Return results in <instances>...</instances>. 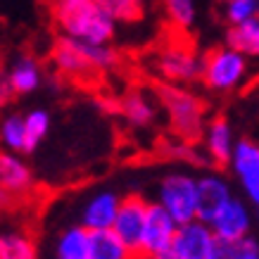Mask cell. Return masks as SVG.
<instances>
[{
  "instance_id": "cell-1",
  "label": "cell",
  "mask_w": 259,
  "mask_h": 259,
  "mask_svg": "<svg viewBox=\"0 0 259 259\" xmlns=\"http://www.w3.org/2000/svg\"><path fill=\"white\" fill-rule=\"evenodd\" d=\"M119 55L110 43L105 46H91L81 40L60 36L53 46V64L67 79H86L95 71L112 69L117 64Z\"/></svg>"
},
{
  "instance_id": "cell-2",
  "label": "cell",
  "mask_w": 259,
  "mask_h": 259,
  "mask_svg": "<svg viewBox=\"0 0 259 259\" xmlns=\"http://www.w3.org/2000/svg\"><path fill=\"white\" fill-rule=\"evenodd\" d=\"M55 17L64 36L81 43L105 46L117 36V22L105 15L93 0H83L67 10H57Z\"/></svg>"
},
{
  "instance_id": "cell-3",
  "label": "cell",
  "mask_w": 259,
  "mask_h": 259,
  "mask_svg": "<svg viewBox=\"0 0 259 259\" xmlns=\"http://www.w3.org/2000/svg\"><path fill=\"white\" fill-rule=\"evenodd\" d=\"M252 64L250 60L233 50L231 46H221L209 50L202 57L200 67V79L209 91L217 93H233L238 88H243L250 81Z\"/></svg>"
},
{
  "instance_id": "cell-4",
  "label": "cell",
  "mask_w": 259,
  "mask_h": 259,
  "mask_svg": "<svg viewBox=\"0 0 259 259\" xmlns=\"http://www.w3.org/2000/svg\"><path fill=\"white\" fill-rule=\"evenodd\" d=\"M159 102L166 112L174 134L183 141H193L204 128V105L186 86L164 83L159 88Z\"/></svg>"
},
{
  "instance_id": "cell-5",
  "label": "cell",
  "mask_w": 259,
  "mask_h": 259,
  "mask_svg": "<svg viewBox=\"0 0 259 259\" xmlns=\"http://www.w3.org/2000/svg\"><path fill=\"white\" fill-rule=\"evenodd\" d=\"M159 207L176 224H188L197 219V176L188 171H171L159 181L157 200Z\"/></svg>"
},
{
  "instance_id": "cell-6",
  "label": "cell",
  "mask_w": 259,
  "mask_h": 259,
  "mask_svg": "<svg viewBox=\"0 0 259 259\" xmlns=\"http://www.w3.org/2000/svg\"><path fill=\"white\" fill-rule=\"evenodd\" d=\"M214 238L209 224L202 219H193L188 224H179L174 240L164 254L157 259H209L214 250Z\"/></svg>"
},
{
  "instance_id": "cell-7",
  "label": "cell",
  "mask_w": 259,
  "mask_h": 259,
  "mask_svg": "<svg viewBox=\"0 0 259 259\" xmlns=\"http://www.w3.org/2000/svg\"><path fill=\"white\" fill-rule=\"evenodd\" d=\"M202 57L186 43H171L166 46L157 57L159 76L171 86H188L200 79Z\"/></svg>"
},
{
  "instance_id": "cell-8",
  "label": "cell",
  "mask_w": 259,
  "mask_h": 259,
  "mask_svg": "<svg viewBox=\"0 0 259 259\" xmlns=\"http://www.w3.org/2000/svg\"><path fill=\"white\" fill-rule=\"evenodd\" d=\"M228 169L240 183L247 204L259 209V143L252 138H240L236 141V148L228 159Z\"/></svg>"
},
{
  "instance_id": "cell-9",
  "label": "cell",
  "mask_w": 259,
  "mask_h": 259,
  "mask_svg": "<svg viewBox=\"0 0 259 259\" xmlns=\"http://www.w3.org/2000/svg\"><path fill=\"white\" fill-rule=\"evenodd\" d=\"M176 226H179V224L164 212V207H159L157 202H150L148 200L138 254H145V257H152V259H157L159 254H164L174 240Z\"/></svg>"
},
{
  "instance_id": "cell-10",
  "label": "cell",
  "mask_w": 259,
  "mask_h": 259,
  "mask_svg": "<svg viewBox=\"0 0 259 259\" xmlns=\"http://www.w3.org/2000/svg\"><path fill=\"white\" fill-rule=\"evenodd\" d=\"M207 224H209V228H212V233L217 240H228V243L243 240L245 236L252 233L250 204L233 195L228 202L221 204L219 209H217V214H214Z\"/></svg>"
},
{
  "instance_id": "cell-11",
  "label": "cell",
  "mask_w": 259,
  "mask_h": 259,
  "mask_svg": "<svg viewBox=\"0 0 259 259\" xmlns=\"http://www.w3.org/2000/svg\"><path fill=\"white\" fill-rule=\"evenodd\" d=\"M145 209H148V200L145 197H141V195L121 197L117 217H114V224H112V231L131 247L134 254H138V245H141Z\"/></svg>"
},
{
  "instance_id": "cell-12",
  "label": "cell",
  "mask_w": 259,
  "mask_h": 259,
  "mask_svg": "<svg viewBox=\"0 0 259 259\" xmlns=\"http://www.w3.org/2000/svg\"><path fill=\"white\" fill-rule=\"evenodd\" d=\"M233 197L231 183L224 174L207 171L197 176V219L209 221L224 202Z\"/></svg>"
},
{
  "instance_id": "cell-13",
  "label": "cell",
  "mask_w": 259,
  "mask_h": 259,
  "mask_svg": "<svg viewBox=\"0 0 259 259\" xmlns=\"http://www.w3.org/2000/svg\"><path fill=\"white\" fill-rule=\"evenodd\" d=\"M0 190L8 197H24L33 190V171L22 155L0 150Z\"/></svg>"
},
{
  "instance_id": "cell-14",
  "label": "cell",
  "mask_w": 259,
  "mask_h": 259,
  "mask_svg": "<svg viewBox=\"0 0 259 259\" xmlns=\"http://www.w3.org/2000/svg\"><path fill=\"white\" fill-rule=\"evenodd\" d=\"M119 202L121 197L114 190H95L86 197V202L81 204V226L88 231H102V228H112L114 217H117Z\"/></svg>"
},
{
  "instance_id": "cell-15",
  "label": "cell",
  "mask_w": 259,
  "mask_h": 259,
  "mask_svg": "<svg viewBox=\"0 0 259 259\" xmlns=\"http://www.w3.org/2000/svg\"><path fill=\"white\" fill-rule=\"evenodd\" d=\"M202 143H204V155L209 157L214 166H226L231 159V152L236 148V136L233 128L224 117L212 119L209 124L202 128Z\"/></svg>"
},
{
  "instance_id": "cell-16",
  "label": "cell",
  "mask_w": 259,
  "mask_h": 259,
  "mask_svg": "<svg viewBox=\"0 0 259 259\" xmlns=\"http://www.w3.org/2000/svg\"><path fill=\"white\" fill-rule=\"evenodd\" d=\"M5 79H8L15 95H26V93H33L43 83V69H40L36 57L19 55L10 62L8 71H5Z\"/></svg>"
},
{
  "instance_id": "cell-17",
  "label": "cell",
  "mask_w": 259,
  "mask_h": 259,
  "mask_svg": "<svg viewBox=\"0 0 259 259\" xmlns=\"http://www.w3.org/2000/svg\"><path fill=\"white\" fill-rule=\"evenodd\" d=\"M55 259H91V231L81 224L62 228L55 238Z\"/></svg>"
},
{
  "instance_id": "cell-18",
  "label": "cell",
  "mask_w": 259,
  "mask_h": 259,
  "mask_svg": "<svg viewBox=\"0 0 259 259\" xmlns=\"http://www.w3.org/2000/svg\"><path fill=\"white\" fill-rule=\"evenodd\" d=\"M134 252L112 228L91 231V259H131Z\"/></svg>"
},
{
  "instance_id": "cell-19",
  "label": "cell",
  "mask_w": 259,
  "mask_h": 259,
  "mask_svg": "<svg viewBox=\"0 0 259 259\" xmlns=\"http://www.w3.org/2000/svg\"><path fill=\"white\" fill-rule=\"evenodd\" d=\"M226 46L243 53L247 60H259V17L247 19L238 26H228Z\"/></svg>"
},
{
  "instance_id": "cell-20",
  "label": "cell",
  "mask_w": 259,
  "mask_h": 259,
  "mask_svg": "<svg viewBox=\"0 0 259 259\" xmlns=\"http://www.w3.org/2000/svg\"><path fill=\"white\" fill-rule=\"evenodd\" d=\"M0 259H38V245L26 231L12 228L0 233Z\"/></svg>"
},
{
  "instance_id": "cell-21",
  "label": "cell",
  "mask_w": 259,
  "mask_h": 259,
  "mask_svg": "<svg viewBox=\"0 0 259 259\" xmlns=\"http://www.w3.org/2000/svg\"><path fill=\"white\" fill-rule=\"evenodd\" d=\"M121 114L131 126H150L157 117V110L148 95L143 93H128L121 102Z\"/></svg>"
},
{
  "instance_id": "cell-22",
  "label": "cell",
  "mask_w": 259,
  "mask_h": 259,
  "mask_svg": "<svg viewBox=\"0 0 259 259\" xmlns=\"http://www.w3.org/2000/svg\"><path fill=\"white\" fill-rule=\"evenodd\" d=\"M0 145L8 152L24 155L26 152V131L22 114H5L0 119Z\"/></svg>"
},
{
  "instance_id": "cell-23",
  "label": "cell",
  "mask_w": 259,
  "mask_h": 259,
  "mask_svg": "<svg viewBox=\"0 0 259 259\" xmlns=\"http://www.w3.org/2000/svg\"><path fill=\"white\" fill-rule=\"evenodd\" d=\"M93 3L117 24L138 22L145 10V0H93Z\"/></svg>"
},
{
  "instance_id": "cell-24",
  "label": "cell",
  "mask_w": 259,
  "mask_h": 259,
  "mask_svg": "<svg viewBox=\"0 0 259 259\" xmlns=\"http://www.w3.org/2000/svg\"><path fill=\"white\" fill-rule=\"evenodd\" d=\"M24 131H26V152H33L50 131V114L46 110H31L22 114Z\"/></svg>"
},
{
  "instance_id": "cell-25",
  "label": "cell",
  "mask_w": 259,
  "mask_h": 259,
  "mask_svg": "<svg viewBox=\"0 0 259 259\" xmlns=\"http://www.w3.org/2000/svg\"><path fill=\"white\" fill-rule=\"evenodd\" d=\"M221 17L228 26H238L247 19H254L259 17V0H224Z\"/></svg>"
},
{
  "instance_id": "cell-26",
  "label": "cell",
  "mask_w": 259,
  "mask_h": 259,
  "mask_svg": "<svg viewBox=\"0 0 259 259\" xmlns=\"http://www.w3.org/2000/svg\"><path fill=\"white\" fill-rule=\"evenodd\" d=\"M162 3H164L166 19L174 26H179V29H190L193 26L197 15L195 0H162Z\"/></svg>"
},
{
  "instance_id": "cell-27",
  "label": "cell",
  "mask_w": 259,
  "mask_h": 259,
  "mask_svg": "<svg viewBox=\"0 0 259 259\" xmlns=\"http://www.w3.org/2000/svg\"><path fill=\"white\" fill-rule=\"evenodd\" d=\"M233 259H259V240L257 238L245 236L243 240H236V250H233Z\"/></svg>"
},
{
  "instance_id": "cell-28",
  "label": "cell",
  "mask_w": 259,
  "mask_h": 259,
  "mask_svg": "<svg viewBox=\"0 0 259 259\" xmlns=\"http://www.w3.org/2000/svg\"><path fill=\"white\" fill-rule=\"evenodd\" d=\"M12 95H15V93H12V88H10L8 79H5V74H0V110L8 105Z\"/></svg>"
},
{
  "instance_id": "cell-29",
  "label": "cell",
  "mask_w": 259,
  "mask_h": 259,
  "mask_svg": "<svg viewBox=\"0 0 259 259\" xmlns=\"http://www.w3.org/2000/svg\"><path fill=\"white\" fill-rule=\"evenodd\" d=\"M79 3H83V0H53L55 12L57 10H67V8H71V5H79Z\"/></svg>"
},
{
  "instance_id": "cell-30",
  "label": "cell",
  "mask_w": 259,
  "mask_h": 259,
  "mask_svg": "<svg viewBox=\"0 0 259 259\" xmlns=\"http://www.w3.org/2000/svg\"><path fill=\"white\" fill-rule=\"evenodd\" d=\"M8 200H10V197H8V195H5V193H3V190H0V207H3V204L8 202Z\"/></svg>"
},
{
  "instance_id": "cell-31",
  "label": "cell",
  "mask_w": 259,
  "mask_h": 259,
  "mask_svg": "<svg viewBox=\"0 0 259 259\" xmlns=\"http://www.w3.org/2000/svg\"><path fill=\"white\" fill-rule=\"evenodd\" d=\"M131 259H152V257H145V254H134Z\"/></svg>"
},
{
  "instance_id": "cell-32",
  "label": "cell",
  "mask_w": 259,
  "mask_h": 259,
  "mask_svg": "<svg viewBox=\"0 0 259 259\" xmlns=\"http://www.w3.org/2000/svg\"><path fill=\"white\" fill-rule=\"evenodd\" d=\"M257 98H259V93H257Z\"/></svg>"
}]
</instances>
